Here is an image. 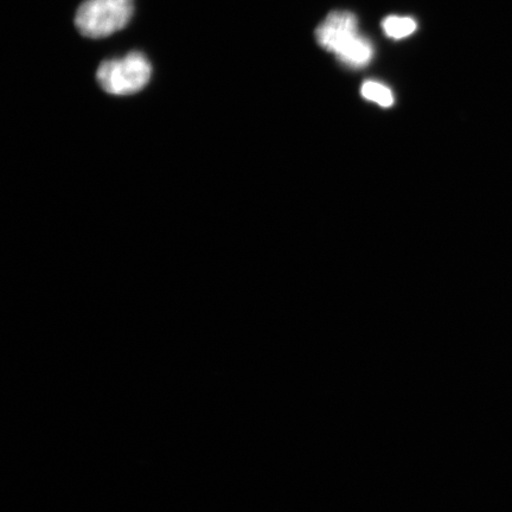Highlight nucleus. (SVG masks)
<instances>
[{
	"instance_id": "obj_3",
	"label": "nucleus",
	"mask_w": 512,
	"mask_h": 512,
	"mask_svg": "<svg viewBox=\"0 0 512 512\" xmlns=\"http://www.w3.org/2000/svg\"><path fill=\"white\" fill-rule=\"evenodd\" d=\"M152 67L140 51H132L123 59L104 61L100 64L96 79L105 92L113 95H130L142 91L149 83Z\"/></svg>"
},
{
	"instance_id": "obj_5",
	"label": "nucleus",
	"mask_w": 512,
	"mask_h": 512,
	"mask_svg": "<svg viewBox=\"0 0 512 512\" xmlns=\"http://www.w3.org/2000/svg\"><path fill=\"white\" fill-rule=\"evenodd\" d=\"M361 94L364 99L375 102V104L381 107L388 108L394 105L393 92L380 82L371 80L364 82L361 88Z\"/></svg>"
},
{
	"instance_id": "obj_2",
	"label": "nucleus",
	"mask_w": 512,
	"mask_h": 512,
	"mask_svg": "<svg viewBox=\"0 0 512 512\" xmlns=\"http://www.w3.org/2000/svg\"><path fill=\"white\" fill-rule=\"evenodd\" d=\"M134 0H85L75 16L76 29L88 38H104L131 21Z\"/></svg>"
},
{
	"instance_id": "obj_4",
	"label": "nucleus",
	"mask_w": 512,
	"mask_h": 512,
	"mask_svg": "<svg viewBox=\"0 0 512 512\" xmlns=\"http://www.w3.org/2000/svg\"><path fill=\"white\" fill-rule=\"evenodd\" d=\"M416 22L411 17L389 16L382 22L384 34L393 40H402L414 34Z\"/></svg>"
},
{
	"instance_id": "obj_1",
	"label": "nucleus",
	"mask_w": 512,
	"mask_h": 512,
	"mask_svg": "<svg viewBox=\"0 0 512 512\" xmlns=\"http://www.w3.org/2000/svg\"><path fill=\"white\" fill-rule=\"evenodd\" d=\"M316 38L320 47L348 67L363 68L373 59V44L360 35L357 18L349 11L331 12L317 28Z\"/></svg>"
}]
</instances>
